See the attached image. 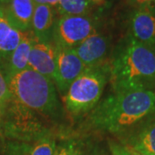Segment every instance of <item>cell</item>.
I'll list each match as a JSON object with an SVG mask.
<instances>
[{"mask_svg": "<svg viewBox=\"0 0 155 155\" xmlns=\"http://www.w3.org/2000/svg\"><path fill=\"white\" fill-rule=\"evenodd\" d=\"M109 77L114 92L155 91V50L128 34L116 47Z\"/></svg>", "mask_w": 155, "mask_h": 155, "instance_id": "1", "label": "cell"}, {"mask_svg": "<svg viewBox=\"0 0 155 155\" xmlns=\"http://www.w3.org/2000/svg\"><path fill=\"white\" fill-rule=\"evenodd\" d=\"M155 112V91L114 92L96 108L94 127L126 135Z\"/></svg>", "mask_w": 155, "mask_h": 155, "instance_id": "2", "label": "cell"}, {"mask_svg": "<svg viewBox=\"0 0 155 155\" xmlns=\"http://www.w3.org/2000/svg\"><path fill=\"white\" fill-rule=\"evenodd\" d=\"M5 77L11 98L19 104L44 115L57 110L59 104L53 80L30 68Z\"/></svg>", "mask_w": 155, "mask_h": 155, "instance_id": "3", "label": "cell"}, {"mask_svg": "<svg viewBox=\"0 0 155 155\" xmlns=\"http://www.w3.org/2000/svg\"><path fill=\"white\" fill-rule=\"evenodd\" d=\"M109 67L86 68L72 82L65 94L68 111L79 115L91 110L102 97L108 79Z\"/></svg>", "mask_w": 155, "mask_h": 155, "instance_id": "4", "label": "cell"}, {"mask_svg": "<svg viewBox=\"0 0 155 155\" xmlns=\"http://www.w3.org/2000/svg\"><path fill=\"white\" fill-rule=\"evenodd\" d=\"M35 113L11 98L0 118V134L24 141L46 135Z\"/></svg>", "mask_w": 155, "mask_h": 155, "instance_id": "5", "label": "cell"}, {"mask_svg": "<svg viewBox=\"0 0 155 155\" xmlns=\"http://www.w3.org/2000/svg\"><path fill=\"white\" fill-rule=\"evenodd\" d=\"M95 33H97L96 22L88 15L61 16L54 22L52 39L55 48L74 49Z\"/></svg>", "mask_w": 155, "mask_h": 155, "instance_id": "6", "label": "cell"}, {"mask_svg": "<svg viewBox=\"0 0 155 155\" xmlns=\"http://www.w3.org/2000/svg\"><path fill=\"white\" fill-rule=\"evenodd\" d=\"M56 48V68L54 82L61 94L65 95L72 82L87 67L74 49Z\"/></svg>", "mask_w": 155, "mask_h": 155, "instance_id": "7", "label": "cell"}, {"mask_svg": "<svg viewBox=\"0 0 155 155\" xmlns=\"http://www.w3.org/2000/svg\"><path fill=\"white\" fill-rule=\"evenodd\" d=\"M123 138L122 144L142 155H155V112Z\"/></svg>", "mask_w": 155, "mask_h": 155, "instance_id": "8", "label": "cell"}, {"mask_svg": "<svg viewBox=\"0 0 155 155\" xmlns=\"http://www.w3.org/2000/svg\"><path fill=\"white\" fill-rule=\"evenodd\" d=\"M28 68L54 81L56 68V48L51 42L34 41L28 58Z\"/></svg>", "mask_w": 155, "mask_h": 155, "instance_id": "9", "label": "cell"}, {"mask_svg": "<svg viewBox=\"0 0 155 155\" xmlns=\"http://www.w3.org/2000/svg\"><path fill=\"white\" fill-rule=\"evenodd\" d=\"M110 47L107 36L95 33L77 46L74 51L87 68L101 66L105 59Z\"/></svg>", "mask_w": 155, "mask_h": 155, "instance_id": "10", "label": "cell"}, {"mask_svg": "<svg viewBox=\"0 0 155 155\" xmlns=\"http://www.w3.org/2000/svg\"><path fill=\"white\" fill-rule=\"evenodd\" d=\"M129 34L139 42L155 50V13L136 9L130 18Z\"/></svg>", "mask_w": 155, "mask_h": 155, "instance_id": "11", "label": "cell"}, {"mask_svg": "<svg viewBox=\"0 0 155 155\" xmlns=\"http://www.w3.org/2000/svg\"><path fill=\"white\" fill-rule=\"evenodd\" d=\"M35 6L34 0H10L0 9L13 27L21 32H28L31 28Z\"/></svg>", "mask_w": 155, "mask_h": 155, "instance_id": "12", "label": "cell"}, {"mask_svg": "<svg viewBox=\"0 0 155 155\" xmlns=\"http://www.w3.org/2000/svg\"><path fill=\"white\" fill-rule=\"evenodd\" d=\"M54 22V13L52 6L35 5L31 23V32L35 38L39 41L50 42Z\"/></svg>", "mask_w": 155, "mask_h": 155, "instance_id": "13", "label": "cell"}, {"mask_svg": "<svg viewBox=\"0 0 155 155\" xmlns=\"http://www.w3.org/2000/svg\"><path fill=\"white\" fill-rule=\"evenodd\" d=\"M35 40V38L31 30L23 32L19 45L7 58L5 70L4 71L5 74L21 72L28 68V58Z\"/></svg>", "mask_w": 155, "mask_h": 155, "instance_id": "14", "label": "cell"}, {"mask_svg": "<svg viewBox=\"0 0 155 155\" xmlns=\"http://www.w3.org/2000/svg\"><path fill=\"white\" fill-rule=\"evenodd\" d=\"M23 32L13 27L4 14L0 17V61L7 60L17 48L22 38Z\"/></svg>", "mask_w": 155, "mask_h": 155, "instance_id": "15", "label": "cell"}, {"mask_svg": "<svg viewBox=\"0 0 155 155\" xmlns=\"http://www.w3.org/2000/svg\"><path fill=\"white\" fill-rule=\"evenodd\" d=\"M96 0H60L56 6L61 16H86Z\"/></svg>", "mask_w": 155, "mask_h": 155, "instance_id": "16", "label": "cell"}, {"mask_svg": "<svg viewBox=\"0 0 155 155\" xmlns=\"http://www.w3.org/2000/svg\"><path fill=\"white\" fill-rule=\"evenodd\" d=\"M56 146L54 139L44 135L36 140L31 147H28L26 155H54Z\"/></svg>", "mask_w": 155, "mask_h": 155, "instance_id": "17", "label": "cell"}, {"mask_svg": "<svg viewBox=\"0 0 155 155\" xmlns=\"http://www.w3.org/2000/svg\"><path fill=\"white\" fill-rule=\"evenodd\" d=\"M54 155H83L82 146L76 140H64L56 146Z\"/></svg>", "mask_w": 155, "mask_h": 155, "instance_id": "18", "label": "cell"}, {"mask_svg": "<svg viewBox=\"0 0 155 155\" xmlns=\"http://www.w3.org/2000/svg\"><path fill=\"white\" fill-rule=\"evenodd\" d=\"M11 98V95L6 80L5 73L0 66V118Z\"/></svg>", "mask_w": 155, "mask_h": 155, "instance_id": "19", "label": "cell"}, {"mask_svg": "<svg viewBox=\"0 0 155 155\" xmlns=\"http://www.w3.org/2000/svg\"><path fill=\"white\" fill-rule=\"evenodd\" d=\"M110 152L112 155H142L133 148L124 144L110 142Z\"/></svg>", "mask_w": 155, "mask_h": 155, "instance_id": "20", "label": "cell"}, {"mask_svg": "<svg viewBox=\"0 0 155 155\" xmlns=\"http://www.w3.org/2000/svg\"><path fill=\"white\" fill-rule=\"evenodd\" d=\"M136 9H147L155 13V0H127Z\"/></svg>", "mask_w": 155, "mask_h": 155, "instance_id": "21", "label": "cell"}, {"mask_svg": "<svg viewBox=\"0 0 155 155\" xmlns=\"http://www.w3.org/2000/svg\"><path fill=\"white\" fill-rule=\"evenodd\" d=\"M35 5H47L49 6H57L60 3V0H34Z\"/></svg>", "mask_w": 155, "mask_h": 155, "instance_id": "22", "label": "cell"}, {"mask_svg": "<svg viewBox=\"0 0 155 155\" xmlns=\"http://www.w3.org/2000/svg\"><path fill=\"white\" fill-rule=\"evenodd\" d=\"M2 14H3V11H2V10L0 9V17L2 16Z\"/></svg>", "mask_w": 155, "mask_h": 155, "instance_id": "23", "label": "cell"}, {"mask_svg": "<svg viewBox=\"0 0 155 155\" xmlns=\"http://www.w3.org/2000/svg\"><path fill=\"white\" fill-rule=\"evenodd\" d=\"M94 155H104V154H100V153H97V154H94Z\"/></svg>", "mask_w": 155, "mask_h": 155, "instance_id": "24", "label": "cell"}]
</instances>
